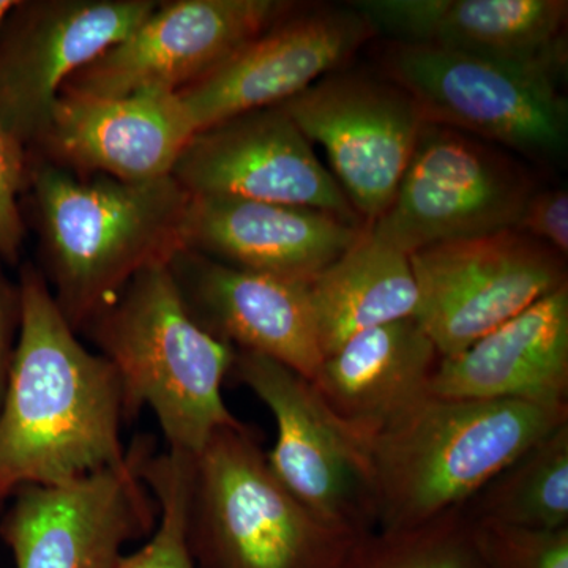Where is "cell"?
Returning a JSON list of instances; mask_svg holds the SVG:
<instances>
[{"instance_id": "cell-4", "label": "cell", "mask_w": 568, "mask_h": 568, "mask_svg": "<svg viewBox=\"0 0 568 568\" xmlns=\"http://www.w3.org/2000/svg\"><path fill=\"white\" fill-rule=\"evenodd\" d=\"M82 332L119 377L125 420L151 407L170 454L194 457L219 429L242 424L222 395L235 349L190 315L170 265L134 276Z\"/></svg>"}, {"instance_id": "cell-8", "label": "cell", "mask_w": 568, "mask_h": 568, "mask_svg": "<svg viewBox=\"0 0 568 568\" xmlns=\"http://www.w3.org/2000/svg\"><path fill=\"white\" fill-rule=\"evenodd\" d=\"M231 373L274 414L278 433L265 457L283 487L332 528L361 538L375 534V487L364 439L287 366L235 351Z\"/></svg>"}, {"instance_id": "cell-15", "label": "cell", "mask_w": 568, "mask_h": 568, "mask_svg": "<svg viewBox=\"0 0 568 568\" xmlns=\"http://www.w3.org/2000/svg\"><path fill=\"white\" fill-rule=\"evenodd\" d=\"M284 14L219 69L183 89L196 132L245 112L278 106L345 63L375 36L349 7Z\"/></svg>"}, {"instance_id": "cell-1", "label": "cell", "mask_w": 568, "mask_h": 568, "mask_svg": "<svg viewBox=\"0 0 568 568\" xmlns=\"http://www.w3.org/2000/svg\"><path fill=\"white\" fill-rule=\"evenodd\" d=\"M20 338L0 406V511L18 489L61 487L126 459L121 383L70 327L43 275L18 280Z\"/></svg>"}, {"instance_id": "cell-2", "label": "cell", "mask_w": 568, "mask_h": 568, "mask_svg": "<svg viewBox=\"0 0 568 568\" xmlns=\"http://www.w3.org/2000/svg\"><path fill=\"white\" fill-rule=\"evenodd\" d=\"M24 196L39 237V271L77 334L134 276L185 250L190 200L173 178L125 182L29 159Z\"/></svg>"}, {"instance_id": "cell-27", "label": "cell", "mask_w": 568, "mask_h": 568, "mask_svg": "<svg viewBox=\"0 0 568 568\" xmlns=\"http://www.w3.org/2000/svg\"><path fill=\"white\" fill-rule=\"evenodd\" d=\"M29 179V155L18 142L0 132V263L17 264L26 239L21 209Z\"/></svg>"}, {"instance_id": "cell-10", "label": "cell", "mask_w": 568, "mask_h": 568, "mask_svg": "<svg viewBox=\"0 0 568 568\" xmlns=\"http://www.w3.org/2000/svg\"><path fill=\"white\" fill-rule=\"evenodd\" d=\"M280 108L310 142L366 227L394 201L425 126L417 104L390 80L336 70Z\"/></svg>"}, {"instance_id": "cell-12", "label": "cell", "mask_w": 568, "mask_h": 568, "mask_svg": "<svg viewBox=\"0 0 568 568\" xmlns=\"http://www.w3.org/2000/svg\"><path fill=\"white\" fill-rule=\"evenodd\" d=\"M155 0H18L0 29V132L31 152L65 82L155 10Z\"/></svg>"}, {"instance_id": "cell-11", "label": "cell", "mask_w": 568, "mask_h": 568, "mask_svg": "<svg viewBox=\"0 0 568 568\" xmlns=\"http://www.w3.org/2000/svg\"><path fill=\"white\" fill-rule=\"evenodd\" d=\"M140 439L122 465L61 487H24L0 521L17 568H119L123 549L149 536L159 506L142 480Z\"/></svg>"}, {"instance_id": "cell-13", "label": "cell", "mask_w": 568, "mask_h": 568, "mask_svg": "<svg viewBox=\"0 0 568 568\" xmlns=\"http://www.w3.org/2000/svg\"><path fill=\"white\" fill-rule=\"evenodd\" d=\"M294 9L283 0L159 2L125 39L78 70L62 93L182 92Z\"/></svg>"}, {"instance_id": "cell-6", "label": "cell", "mask_w": 568, "mask_h": 568, "mask_svg": "<svg viewBox=\"0 0 568 568\" xmlns=\"http://www.w3.org/2000/svg\"><path fill=\"white\" fill-rule=\"evenodd\" d=\"M381 61L426 123L534 160L566 152L568 111L559 81L435 44L394 41Z\"/></svg>"}, {"instance_id": "cell-24", "label": "cell", "mask_w": 568, "mask_h": 568, "mask_svg": "<svg viewBox=\"0 0 568 568\" xmlns=\"http://www.w3.org/2000/svg\"><path fill=\"white\" fill-rule=\"evenodd\" d=\"M351 568H489L465 508L426 525L365 538Z\"/></svg>"}, {"instance_id": "cell-9", "label": "cell", "mask_w": 568, "mask_h": 568, "mask_svg": "<svg viewBox=\"0 0 568 568\" xmlns=\"http://www.w3.org/2000/svg\"><path fill=\"white\" fill-rule=\"evenodd\" d=\"M414 320L452 357L566 286V257L517 230L444 242L409 254Z\"/></svg>"}, {"instance_id": "cell-7", "label": "cell", "mask_w": 568, "mask_h": 568, "mask_svg": "<svg viewBox=\"0 0 568 568\" xmlns=\"http://www.w3.org/2000/svg\"><path fill=\"white\" fill-rule=\"evenodd\" d=\"M532 179L487 142L425 123L394 201L372 233L409 254L444 242L517 230Z\"/></svg>"}, {"instance_id": "cell-25", "label": "cell", "mask_w": 568, "mask_h": 568, "mask_svg": "<svg viewBox=\"0 0 568 568\" xmlns=\"http://www.w3.org/2000/svg\"><path fill=\"white\" fill-rule=\"evenodd\" d=\"M190 459L186 455H152L141 459L142 480L159 506L155 532L144 547L125 555L119 568H194L185 540V500Z\"/></svg>"}, {"instance_id": "cell-20", "label": "cell", "mask_w": 568, "mask_h": 568, "mask_svg": "<svg viewBox=\"0 0 568 568\" xmlns=\"http://www.w3.org/2000/svg\"><path fill=\"white\" fill-rule=\"evenodd\" d=\"M429 395L568 406V284L440 358Z\"/></svg>"}, {"instance_id": "cell-14", "label": "cell", "mask_w": 568, "mask_h": 568, "mask_svg": "<svg viewBox=\"0 0 568 568\" xmlns=\"http://www.w3.org/2000/svg\"><path fill=\"white\" fill-rule=\"evenodd\" d=\"M171 178L192 197L304 205L364 224L312 142L280 106L194 133Z\"/></svg>"}, {"instance_id": "cell-19", "label": "cell", "mask_w": 568, "mask_h": 568, "mask_svg": "<svg viewBox=\"0 0 568 568\" xmlns=\"http://www.w3.org/2000/svg\"><path fill=\"white\" fill-rule=\"evenodd\" d=\"M365 227L304 205L192 197L185 250L244 271L312 283Z\"/></svg>"}, {"instance_id": "cell-5", "label": "cell", "mask_w": 568, "mask_h": 568, "mask_svg": "<svg viewBox=\"0 0 568 568\" xmlns=\"http://www.w3.org/2000/svg\"><path fill=\"white\" fill-rule=\"evenodd\" d=\"M365 538L298 503L245 424L219 429L190 459L185 540L194 568H351Z\"/></svg>"}, {"instance_id": "cell-21", "label": "cell", "mask_w": 568, "mask_h": 568, "mask_svg": "<svg viewBox=\"0 0 568 568\" xmlns=\"http://www.w3.org/2000/svg\"><path fill=\"white\" fill-rule=\"evenodd\" d=\"M440 358L409 317L347 339L324 357L312 386L343 425L366 439L429 395Z\"/></svg>"}, {"instance_id": "cell-3", "label": "cell", "mask_w": 568, "mask_h": 568, "mask_svg": "<svg viewBox=\"0 0 568 568\" xmlns=\"http://www.w3.org/2000/svg\"><path fill=\"white\" fill-rule=\"evenodd\" d=\"M568 420V406L428 395L364 439L379 532L426 525L466 506L538 439Z\"/></svg>"}, {"instance_id": "cell-23", "label": "cell", "mask_w": 568, "mask_h": 568, "mask_svg": "<svg viewBox=\"0 0 568 568\" xmlns=\"http://www.w3.org/2000/svg\"><path fill=\"white\" fill-rule=\"evenodd\" d=\"M463 508L477 521L511 528H568V420L523 452Z\"/></svg>"}, {"instance_id": "cell-17", "label": "cell", "mask_w": 568, "mask_h": 568, "mask_svg": "<svg viewBox=\"0 0 568 568\" xmlns=\"http://www.w3.org/2000/svg\"><path fill=\"white\" fill-rule=\"evenodd\" d=\"M170 268L204 331L235 351L264 355L315 381L324 354L310 283L244 271L190 250Z\"/></svg>"}, {"instance_id": "cell-30", "label": "cell", "mask_w": 568, "mask_h": 568, "mask_svg": "<svg viewBox=\"0 0 568 568\" xmlns=\"http://www.w3.org/2000/svg\"><path fill=\"white\" fill-rule=\"evenodd\" d=\"M18 0H0V29L9 17L10 11L17 7Z\"/></svg>"}, {"instance_id": "cell-26", "label": "cell", "mask_w": 568, "mask_h": 568, "mask_svg": "<svg viewBox=\"0 0 568 568\" xmlns=\"http://www.w3.org/2000/svg\"><path fill=\"white\" fill-rule=\"evenodd\" d=\"M473 523L489 568H568V528L536 530Z\"/></svg>"}, {"instance_id": "cell-16", "label": "cell", "mask_w": 568, "mask_h": 568, "mask_svg": "<svg viewBox=\"0 0 568 568\" xmlns=\"http://www.w3.org/2000/svg\"><path fill=\"white\" fill-rule=\"evenodd\" d=\"M196 133L178 93H61L29 159L125 182L170 178Z\"/></svg>"}, {"instance_id": "cell-22", "label": "cell", "mask_w": 568, "mask_h": 568, "mask_svg": "<svg viewBox=\"0 0 568 568\" xmlns=\"http://www.w3.org/2000/svg\"><path fill=\"white\" fill-rule=\"evenodd\" d=\"M324 357L362 332L416 316L418 290L409 256L365 227L310 283Z\"/></svg>"}, {"instance_id": "cell-28", "label": "cell", "mask_w": 568, "mask_h": 568, "mask_svg": "<svg viewBox=\"0 0 568 568\" xmlns=\"http://www.w3.org/2000/svg\"><path fill=\"white\" fill-rule=\"evenodd\" d=\"M517 231L536 239L566 257L568 253V193L566 190H547V192L536 190L523 209Z\"/></svg>"}, {"instance_id": "cell-18", "label": "cell", "mask_w": 568, "mask_h": 568, "mask_svg": "<svg viewBox=\"0 0 568 568\" xmlns=\"http://www.w3.org/2000/svg\"><path fill=\"white\" fill-rule=\"evenodd\" d=\"M353 9L395 43L435 44L560 81L566 0H361Z\"/></svg>"}, {"instance_id": "cell-29", "label": "cell", "mask_w": 568, "mask_h": 568, "mask_svg": "<svg viewBox=\"0 0 568 568\" xmlns=\"http://www.w3.org/2000/svg\"><path fill=\"white\" fill-rule=\"evenodd\" d=\"M22 298L20 284L3 274L0 263V406L9 383L14 351L20 338Z\"/></svg>"}]
</instances>
